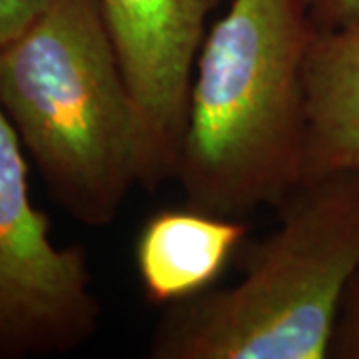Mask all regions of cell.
Segmentation results:
<instances>
[{"label": "cell", "mask_w": 359, "mask_h": 359, "mask_svg": "<svg viewBox=\"0 0 359 359\" xmlns=\"http://www.w3.org/2000/svg\"><path fill=\"white\" fill-rule=\"evenodd\" d=\"M316 32L306 0H230L205 32L174 176L186 205L242 219L302 180Z\"/></svg>", "instance_id": "cell-1"}, {"label": "cell", "mask_w": 359, "mask_h": 359, "mask_svg": "<svg viewBox=\"0 0 359 359\" xmlns=\"http://www.w3.org/2000/svg\"><path fill=\"white\" fill-rule=\"evenodd\" d=\"M276 212V230L240 252V282L164 308L148 358L327 359L359 269V172L306 176Z\"/></svg>", "instance_id": "cell-2"}, {"label": "cell", "mask_w": 359, "mask_h": 359, "mask_svg": "<svg viewBox=\"0 0 359 359\" xmlns=\"http://www.w3.org/2000/svg\"><path fill=\"white\" fill-rule=\"evenodd\" d=\"M0 108L50 198L110 226L142 176V128L100 0H46L0 48Z\"/></svg>", "instance_id": "cell-3"}, {"label": "cell", "mask_w": 359, "mask_h": 359, "mask_svg": "<svg viewBox=\"0 0 359 359\" xmlns=\"http://www.w3.org/2000/svg\"><path fill=\"white\" fill-rule=\"evenodd\" d=\"M22 148L0 108V359L72 353L102 318L86 250L54 245L30 200Z\"/></svg>", "instance_id": "cell-4"}, {"label": "cell", "mask_w": 359, "mask_h": 359, "mask_svg": "<svg viewBox=\"0 0 359 359\" xmlns=\"http://www.w3.org/2000/svg\"><path fill=\"white\" fill-rule=\"evenodd\" d=\"M116 54L138 108L140 186L176 176L198 52L222 0H100Z\"/></svg>", "instance_id": "cell-5"}, {"label": "cell", "mask_w": 359, "mask_h": 359, "mask_svg": "<svg viewBox=\"0 0 359 359\" xmlns=\"http://www.w3.org/2000/svg\"><path fill=\"white\" fill-rule=\"evenodd\" d=\"M245 236L248 226L240 218L192 205L154 214L142 226L134 250L146 299L166 308L212 290Z\"/></svg>", "instance_id": "cell-6"}, {"label": "cell", "mask_w": 359, "mask_h": 359, "mask_svg": "<svg viewBox=\"0 0 359 359\" xmlns=\"http://www.w3.org/2000/svg\"><path fill=\"white\" fill-rule=\"evenodd\" d=\"M304 176L359 172V26L316 32L304 66Z\"/></svg>", "instance_id": "cell-7"}, {"label": "cell", "mask_w": 359, "mask_h": 359, "mask_svg": "<svg viewBox=\"0 0 359 359\" xmlns=\"http://www.w3.org/2000/svg\"><path fill=\"white\" fill-rule=\"evenodd\" d=\"M327 358L359 359V269L347 283Z\"/></svg>", "instance_id": "cell-8"}, {"label": "cell", "mask_w": 359, "mask_h": 359, "mask_svg": "<svg viewBox=\"0 0 359 359\" xmlns=\"http://www.w3.org/2000/svg\"><path fill=\"white\" fill-rule=\"evenodd\" d=\"M306 4L320 32L359 26V0H306Z\"/></svg>", "instance_id": "cell-9"}, {"label": "cell", "mask_w": 359, "mask_h": 359, "mask_svg": "<svg viewBox=\"0 0 359 359\" xmlns=\"http://www.w3.org/2000/svg\"><path fill=\"white\" fill-rule=\"evenodd\" d=\"M46 0H0V48L22 34Z\"/></svg>", "instance_id": "cell-10"}]
</instances>
